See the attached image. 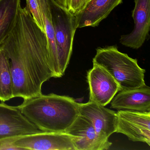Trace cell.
Here are the masks:
<instances>
[{"mask_svg": "<svg viewBox=\"0 0 150 150\" xmlns=\"http://www.w3.org/2000/svg\"><path fill=\"white\" fill-rule=\"evenodd\" d=\"M0 48L10 61L14 98L42 94L43 84L54 75L45 32L27 8H20L15 25Z\"/></svg>", "mask_w": 150, "mask_h": 150, "instance_id": "cell-1", "label": "cell"}, {"mask_svg": "<svg viewBox=\"0 0 150 150\" xmlns=\"http://www.w3.org/2000/svg\"><path fill=\"white\" fill-rule=\"evenodd\" d=\"M23 100L17 108L42 132H65L79 115V103L69 96L42 94Z\"/></svg>", "mask_w": 150, "mask_h": 150, "instance_id": "cell-2", "label": "cell"}, {"mask_svg": "<svg viewBox=\"0 0 150 150\" xmlns=\"http://www.w3.org/2000/svg\"><path fill=\"white\" fill-rule=\"evenodd\" d=\"M93 62L103 67L114 78L120 86V91L146 85L145 70L139 66L137 59L120 52L116 46L98 48Z\"/></svg>", "mask_w": 150, "mask_h": 150, "instance_id": "cell-3", "label": "cell"}, {"mask_svg": "<svg viewBox=\"0 0 150 150\" xmlns=\"http://www.w3.org/2000/svg\"><path fill=\"white\" fill-rule=\"evenodd\" d=\"M54 28L60 78L64 76L72 53L77 28L74 15L55 0H48Z\"/></svg>", "mask_w": 150, "mask_h": 150, "instance_id": "cell-4", "label": "cell"}, {"mask_svg": "<svg viewBox=\"0 0 150 150\" xmlns=\"http://www.w3.org/2000/svg\"><path fill=\"white\" fill-rule=\"evenodd\" d=\"M77 138L67 132L42 131L6 139L19 150H76Z\"/></svg>", "mask_w": 150, "mask_h": 150, "instance_id": "cell-5", "label": "cell"}, {"mask_svg": "<svg viewBox=\"0 0 150 150\" xmlns=\"http://www.w3.org/2000/svg\"><path fill=\"white\" fill-rule=\"evenodd\" d=\"M79 114L87 118L93 125L98 139L105 150L112 145L109 138L116 132L117 124V112L89 101L79 103Z\"/></svg>", "mask_w": 150, "mask_h": 150, "instance_id": "cell-6", "label": "cell"}, {"mask_svg": "<svg viewBox=\"0 0 150 150\" xmlns=\"http://www.w3.org/2000/svg\"><path fill=\"white\" fill-rule=\"evenodd\" d=\"M116 132L127 136L133 142L150 146V112L118 110Z\"/></svg>", "mask_w": 150, "mask_h": 150, "instance_id": "cell-7", "label": "cell"}, {"mask_svg": "<svg viewBox=\"0 0 150 150\" xmlns=\"http://www.w3.org/2000/svg\"><path fill=\"white\" fill-rule=\"evenodd\" d=\"M89 101L106 106L120 90L116 81L103 67L96 64L87 73Z\"/></svg>", "mask_w": 150, "mask_h": 150, "instance_id": "cell-8", "label": "cell"}, {"mask_svg": "<svg viewBox=\"0 0 150 150\" xmlns=\"http://www.w3.org/2000/svg\"><path fill=\"white\" fill-rule=\"evenodd\" d=\"M40 132L42 131L30 122L17 107L9 106L3 102L0 103V141Z\"/></svg>", "mask_w": 150, "mask_h": 150, "instance_id": "cell-9", "label": "cell"}, {"mask_svg": "<svg viewBox=\"0 0 150 150\" xmlns=\"http://www.w3.org/2000/svg\"><path fill=\"white\" fill-rule=\"evenodd\" d=\"M132 12L134 28L128 35L121 36L120 42L126 47L138 49L144 42L150 31V0H134Z\"/></svg>", "mask_w": 150, "mask_h": 150, "instance_id": "cell-10", "label": "cell"}, {"mask_svg": "<svg viewBox=\"0 0 150 150\" xmlns=\"http://www.w3.org/2000/svg\"><path fill=\"white\" fill-rule=\"evenodd\" d=\"M111 101L110 108L117 110L150 112V88L146 85L120 91Z\"/></svg>", "mask_w": 150, "mask_h": 150, "instance_id": "cell-11", "label": "cell"}, {"mask_svg": "<svg viewBox=\"0 0 150 150\" xmlns=\"http://www.w3.org/2000/svg\"><path fill=\"white\" fill-rule=\"evenodd\" d=\"M122 2V0H90L86 7L74 15L77 28L95 27Z\"/></svg>", "mask_w": 150, "mask_h": 150, "instance_id": "cell-12", "label": "cell"}, {"mask_svg": "<svg viewBox=\"0 0 150 150\" xmlns=\"http://www.w3.org/2000/svg\"><path fill=\"white\" fill-rule=\"evenodd\" d=\"M65 132L78 137L74 140L76 150H105L98 139L92 123L80 114Z\"/></svg>", "mask_w": 150, "mask_h": 150, "instance_id": "cell-13", "label": "cell"}, {"mask_svg": "<svg viewBox=\"0 0 150 150\" xmlns=\"http://www.w3.org/2000/svg\"><path fill=\"white\" fill-rule=\"evenodd\" d=\"M21 0H0V46L13 28Z\"/></svg>", "mask_w": 150, "mask_h": 150, "instance_id": "cell-14", "label": "cell"}, {"mask_svg": "<svg viewBox=\"0 0 150 150\" xmlns=\"http://www.w3.org/2000/svg\"><path fill=\"white\" fill-rule=\"evenodd\" d=\"M13 81L10 61L0 48V100L5 102L13 98Z\"/></svg>", "mask_w": 150, "mask_h": 150, "instance_id": "cell-15", "label": "cell"}, {"mask_svg": "<svg viewBox=\"0 0 150 150\" xmlns=\"http://www.w3.org/2000/svg\"><path fill=\"white\" fill-rule=\"evenodd\" d=\"M27 9L31 14L38 26L45 32L43 21L38 0H26Z\"/></svg>", "mask_w": 150, "mask_h": 150, "instance_id": "cell-16", "label": "cell"}, {"mask_svg": "<svg viewBox=\"0 0 150 150\" xmlns=\"http://www.w3.org/2000/svg\"><path fill=\"white\" fill-rule=\"evenodd\" d=\"M90 0H67V8L73 15L79 13L85 8Z\"/></svg>", "mask_w": 150, "mask_h": 150, "instance_id": "cell-17", "label": "cell"}, {"mask_svg": "<svg viewBox=\"0 0 150 150\" xmlns=\"http://www.w3.org/2000/svg\"><path fill=\"white\" fill-rule=\"evenodd\" d=\"M57 3L64 7L67 8V0H55Z\"/></svg>", "mask_w": 150, "mask_h": 150, "instance_id": "cell-18", "label": "cell"}]
</instances>
